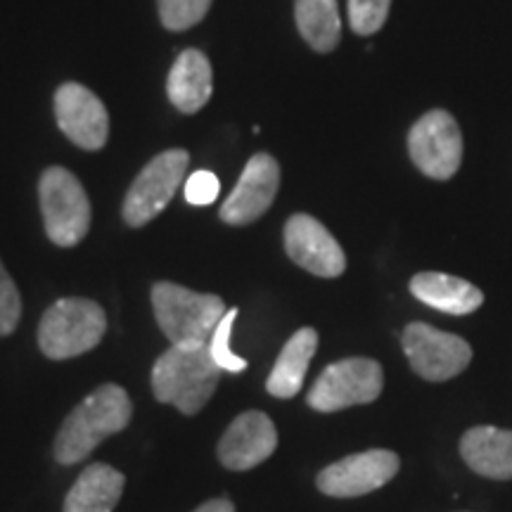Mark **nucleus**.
Segmentation results:
<instances>
[{
  "label": "nucleus",
  "mask_w": 512,
  "mask_h": 512,
  "mask_svg": "<svg viewBox=\"0 0 512 512\" xmlns=\"http://www.w3.org/2000/svg\"><path fill=\"white\" fill-rule=\"evenodd\" d=\"M221 366L207 344H171L152 368L155 399L171 403L183 415H195L207 406L221 380Z\"/></svg>",
  "instance_id": "obj_1"
},
{
  "label": "nucleus",
  "mask_w": 512,
  "mask_h": 512,
  "mask_svg": "<svg viewBox=\"0 0 512 512\" xmlns=\"http://www.w3.org/2000/svg\"><path fill=\"white\" fill-rule=\"evenodd\" d=\"M131 399L119 384H102L69 413L55 439V460L62 465L81 463L100 441L126 430L131 422Z\"/></svg>",
  "instance_id": "obj_2"
},
{
  "label": "nucleus",
  "mask_w": 512,
  "mask_h": 512,
  "mask_svg": "<svg viewBox=\"0 0 512 512\" xmlns=\"http://www.w3.org/2000/svg\"><path fill=\"white\" fill-rule=\"evenodd\" d=\"M105 330L107 316L93 299H60L43 313L38 325V347L53 361H64L98 347Z\"/></svg>",
  "instance_id": "obj_3"
},
{
  "label": "nucleus",
  "mask_w": 512,
  "mask_h": 512,
  "mask_svg": "<svg viewBox=\"0 0 512 512\" xmlns=\"http://www.w3.org/2000/svg\"><path fill=\"white\" fill-rule=\"evenodd\" d=\"M152 306L159 328L174 344H207L226 316L221 297L192 292L176 283L152 287Z\"/></svg>",
  "instance_id": "obj_4"
},
{
  "label": "nucleus",
  "mask_w": 512,
  "mask_h": 512,
  "mask_svg": "<svg viewBox=\"0 0 512 512\" xmlns=\"http://www.w3.org/2000/svg\"><path fill=\"white\" fill-rule=\"evenodd\" d=\"M38 195L48 238L57 247L79 245L91 228V202L79 178L62 166H50L38 183Z\"/></svg>",
  "instance_id": "obj_5"
},
{
  "label": "nucleus",
  "mask_w": 512,
  "mask_h": 512,
  "mask_svg": "<svg viewBox=\"0 0 512 512\" xmlns=\"http://www.w3.org/2000/svg\"><path fill=\"white\" fill-rule=\"evenodd\" d=\"M382 384V366L373 358H344L320 373L306 401L320 413L344 411L373 403L382 394Z\"/></svg>",
  "instance_id": "obj_6"
},
{
  "label": "nucleus",
  "mask_w": 512,
  "mask_h": 512,
  "mask_svg": "<svg viewBox=\"0 0 512 512\" xmlns=\"http://www.w3.org/2000/svg\"><path fill=\"white\" fill-rule=\"evenodd\" d=\"M401 347L411 368L427 382H446L463 373L472 361V347L463 337L427 323L406 325Z\"/></svg>",
  "instance_id": "obj_7"
},
{
  "label": "nucleus",
  "mask_w": 512,
  "mask_h": 512,
  "mask_svg": "<svg viewBox=\"0 0 512 512\" xmlns=\"http://www.w3.org/2000/svg\"><path fill=\"white\" fill-rule=\"evenodd\" d=\"M413 164L434 181H448L463 162V133L458 121L444 110H432L415 121L408 133Z\"/></svg>",
  "instance_id": "obj_8"
},
{
  "label": "nucleus",
  "mask_w": 512,
  "mask_h": 512,
  "mask_svg": "<svg viewBox=\"0 0 512 512\" xmlns=\"http://www.w3.org/2000/svg\"><path fill=\"white\" fill-rule=\"evenodd\" d=\"M190 157L185 150H166L140 171L124 200L128 226L140 228L162 214L176 190L181 188Z\"/></svg>",
  "instance_id": "obj_9"
},
{
  "label": "nucleus",
  "mask_w": 512,
  "mask_h": 512,
  "mask_svg": "<svg viewBox=\"0 0 512 512\" xmlns=\"http://www.w3.org/2000/svg\"><path fill=\"white\" fill-rule=\"evenodd\" d=\"M399 467L401 460L394 451L370 448V451L354 453V456L337 460L320 470L316 484L325 496L332 498L366 496L392 482Z\"/></svg>",
  "instance_id": "obj_10"
},
{
  "label": "nucleus",
  "mask_w": 512,
  "mask_h": 512,
  "mask_svg": "<svg viewBox=\"0 0 512 512\" xmlns=\"http://www.w3.org/2000/svg\"><path fill=\"white\" fill-rule=\"evenodd\" d=\"M60 131L81 150H100L110 136V114L102 100L81 83H64L55 93Z\"/></svg>",
  "instance_id": "obj_11"
},
{
  "label": "nucleus",
  "mask_w": 512,
  "mask_h": 512,
  "mask_svg": "<svg viewBox=\"0 0 512 512\" xmlns=\"http://www.w3.org/2000/svg\"><path fill=\"white\" fill-rule=\"evenodd\" d=\"M285 249L290 259L318 278H339L347 256L332 233L309 214H294L285 226Z\"/></svg>",
  "instance_id": "obj_12"
},
{
  "label": "nucleus",
  "mask_w": 512,
  "mask_h": 512,
  "mask_svg": "<svg viewBox=\"0 0 512 512\" xmlns=\"http://www.w3.org/2000/svg\"><path fill=\"white\" fill-rule=\"evenodd\" d=\"M280 166L271 155L261 152L249 159L238 185L221 204V221L228 226H247L264 216L278 195Z\"/></svg>",
  "instance_id": "obj_13"
},
{
  "label": "nucleus",
  "mask_w": 512,
  "mask_h": 512,
  "mask_svg": "<svg viewBox=\"0 0 512 512\" xmlns=\"http://www.w3.org/2000/svg\"><path fill=\"white\" fill-rule=\"evenodd\" d=\"M278 448V432L273 420L261 411H247L230 422L221 437L219 458L228 470L245 472L261 465Z\"/></svg>",
  "instance_id": "obj_14"
},
{
  "label": "nucleus",
  "mask_w": 512,
  "mask_h": 512,
  "mask_svg": "<svg viewBox=\"0 0 512 512\" xmlns=\"http://www.w3.org/2000/svg\"><path fill=\"white\" fill-rule=\"evenodd\" d=\"M460 456L477 475L512 479V430L479 425L460 439Z\"/></svg>",
  "instance_id": "obj_15"
},
{
  "label": "nucleus",
  "mask_w": 512,
  "mask_h": 512,
  "mask_svg": "<svg viewBox=\"0 0 512 512\" xmlns=\"http://www.w3.org/2000/svg\"><path fill=\"white\" fill-rule=\"evenodd\" d=\"M214 88V76H211V64L207 55L200 50H183L171 67L169 81H166V93H169L171 105L183 114H195L207 105Z\"/></svg>",
  "instance_id": "obj_16"
},
{
  "label": "nucleus",
  "mask_w": 512,
  "mask_h": 512,
  "mask_svg": "<svg viewBox=\"0 0 512 512\" xmlns=\"http://www.w3.org/2000/svg\"><path fill=\"white\" fill-rule=\"evenodd\" d=\"M411 292L418 302L448 316H467L484 304L479 287L446 273H418L411 280Z\"/></svg>",
  "instance_id": "obj_17"
},
{
  "label": "nucleus",
  "mask_w": 512,
  "mask_h": 512,
  "mask_svg": "<svg viewBox=\"0 0 512 512\" xmlns=\"http://www.w3.org/2000/svg\"><path fill=\"white\" fill-rule=\"evenodd\" d=\"M124 475L112 465L93 463L81 472L64 498V512H112L117 508Z\"/></svg>",
  "instance_id": "obj_18"
},
{
  "label": "nucleus",
  "mask_w": 512,
  "mask_h": 512,
  "mask_svg": "<svg viewBox=\"0 0 512 512\" xmlns=\"http://www.w3.org/2000/svg\"><path fill=\"white\" fill-rule=\"evenodd\" d=\"M318 349V332L313 328H302L290 337V342L285 344L280 351L278 361L271 370L266 380L268 394H273L275 399H292L302 389L306 370L311 366V358Z\"/></svg>",
  "instance_id": "obj_19"
},
{
  "label": "nucleus",
  "mask_w": 512,
  "mask_h": 512,
  "mask_svg": "<svg viewBox=\"0 0 512 512\" xmlns=\"http://www.w3.org/2000/svg\"><path fill=\"white\" fill-rule=\"evenodd\" d=\"M299 34L316 53H330L342 38V19H339L337 0H297L294 3Z\"/></svg>",
  "instance_id": "obj_20"
},
{
  "label": "nucleus",
  "mask_w": 512,
  "mask_h": 512,
  "mask_svg": "<svg viewBox=\"0 0 512 512\" xmlns=\"http://www.w3.org/2000/svg\"><path fill=\"white\" fill-rule=\"evenodd\" d=\"M162 24L171 31H185L202 22L211 8V0H157Z\"/></svg>",
  "instance_id": "obj_21"
},
{
  "label": "nucleus",
  "mask_w": 512,
  "mask_h": 512,
  "mask_svg": "<svg viewBox=\"0 0 512 512\" xmlns=\"http://www.w3.org/2000/svg\"><path fill=\"white\" fill-rule=\"evenodd\" d=\"M238 313H240L238 309H228L226 316L221 318V323L216 325L214 335L209 339L211 356H214V361L219 363L221 370H226V373H242V370L247 368L245 358L238 356L233 349H230V332H233Z\"/></svg>",
  "instance_id": "obj_22"
},
{
  "label": "nucleus",
  "mask_w": 512,
  "mask_h": 512,
  "mask_svg": "<svg viewBox=\"0 0 512 512\" xmlns=\"http://www.w3.org/2000/svg\"><path fill=\"white\" fill-rule=\"evenodd\" d=\"M392 0H349V24L358 36H373L384 27Z\"/></svg>",
  "instance_id": "obj_23"
},
{
  "label": "nucleus",
  "mask_w": 512,
  "mask_h": 512,
  "mask_svg": "<svg viewBox=\"0 0 512 512\" xmlns=\"http://www.w3.org/2000/svg\"><path fill=\"white\" fill-rule=\"evenodd\" d=\"M19 316H22V299H19L17 285L5 271L0 261V337L12 335L17 330Z\"/></svg>",
  "instance_id": "obj_24"
},
{
  "label": "nucleus",
  "mask_w": 512,
  "mask_h": 512,
  "mask_svg": "<svg viewBox=\"0 0 512 512\" xmlns=\"http://www.w3.org/2000/svg\"><path fill=\"white\" fill-rule=\"evenodd\" d=\"M221 183L211 171H195L188 181H185V200L192 207H207V204L216 202L219 197Z\"/></svg>",
  "instance_id": "obj_25"
},
{
  "label": "nucleus",
  "mask_w": 512,
  "mask_h": 512,
  "mask_svg": "<svg viewBox=\"0 0 512 512\" xmlns=\"http://www.w3.org/2000/svg\"><path fill=\"white\" fill-rule=\"evenodd\" d=\"M195 512H235V505L226 501V498H214V501L200 505Z\"/></svg>",
  "instance_id": "obj_26"
}]
</instances>
